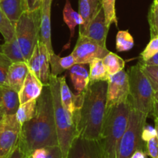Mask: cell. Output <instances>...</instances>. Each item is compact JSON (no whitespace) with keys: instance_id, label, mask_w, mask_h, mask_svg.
I'll return each instance as SVG.
<instances>
[{"instance_id":"cell-31","label":"cell","mask_w":158,"mask_h":158,"mask_svg":"<svg viewBox=\"0 0 158 158\" xmlns=\"http://www.w3.org/2000/svg\"><path fill=\"white\" fill-rule=\"evenodd\" d=\"M101 2L105 13L107 26L110 27L112 23H115L116 26H117L118 19L116 14V8H115L116 0H101Z\"/></svg>"},{"instance_id":"cell-30","label":"cell","mask_w":158,"mask_h":158,"mask_svg":"<svg viewBox=\"0 0 158 158\" xmlns=\"http://www.w3.org/2000/svg\"><path fill=\"white\" fill-rule=\"evenodd\" d=\"M30 156L33 158H63L59 146L38 148L35 150Z\"/></svg>"},{"instance_id":"cell-11","label":"cell","mask_w":158,"mask_h":158,"mask_svg":"<svg viewBox=\"0 0 158 158\" xmlns=\"http://www.w3.org/2000/svg\"><path fill=\"white\" fill-rule=\"evenodd\" d=\"M67 158H105L100 141L81 137L74 138Z\"/></svg>"},{"instance_id":"cell-39","label":"cell","mask_w":158,"mask_h":158,"mask_svg":"<svg viewBox=\"0 0 158 158\" xmlns=\"http://www.w3.org/2000/svg\"><path fill=\"white\" fill-rule=\"evenodd\" d=\"M25 157H26V155L18 144L7 158H25Z\"/></svg>"},{"instance_id":"cell-17","label":"cell","mask_w":158,"mask_h":158,"mask_svg":"<svg viewBox=\"0 0 158 158\" xmlns=\"http://www.w3.org/2000/svg\"><path fill=\"white\" fill-rule=\"evenodd\" d=\"M70 77L77 94L85 92L89 84V72L84 64L76 63L69 69Z\"/></svg>"},{"instance_id":"cell-10","label":"cell","mask_w":158,"mask_h":158,"mask_svg":"<svg viewBox=\"0 0 158 158\" xmlns=\"http://www.w3.org/2000/svg\"><path fill=\"white\" fill-rule=\"evenodd\" d=\"M105 47L85 35L78 34L76 43L71 55L78 64H89L94 59H103L109 52Z\"/></svg>"},{"instance_id":"cell-8","label":"cell","mask_w":158,"mask_h":158,"mask_svg":"<svg viewBox=\"0 0 158 158\" xmlns=\"http://www.w3.org/2000/svg\"><path fill=\"white\" fill-rule=\"evenodd\" d=\"M20 131L15 114L5 115L0 127V158H7L18 145Z\"/></svg>"},{"instance_id":"cell-15","label":"cell","mask_w":158,"mask_h":158,"mask_svg":"<svg viewBox=\"0 0 158 158\" xmlns=\"http://www.w3.org/2000/svg\"><path fill=\"white\" fill-rule=\"evenodd\" d=\"M102 8L101 0H78L79 14L83 19V23L79 26L78 34L84 33L89 23Z\"/></svg>"},{"instance_id":"cell-29","label":"cell","mask_w":158,"mask_h":158,"mask_svg":"<svg viewBox=\"0 0 158 158\" xmlns=\"http://www.w3.org/2000/svg\"><path fill=\"white\" fill-rule=\"evenodd\" d=\"M0 32L5 41H10L15 36V27L0 8Z\"/></svg>"},{"instance_id":"cell-52","label":"cell","mask_w":158,"mask_h":158,"mask_svg":"<svg viewBox=\"0 0 158 158\" xmlns=\"http://www.w3.org/2000/svg\"><path fill=\"white\" fill-rule=\"evenodd\" d=\"M29 158H33L32 157H31V156H29Z\"/></svg>"},{"instance_id":"cell-20","label":"cell","mask_w":158,"mask_h":158,"mask_svg":"<svg viewBox=\"0 0 158 158\" xmlns=\"http://www.w3.org/2000/svg\"><path fill=\"white\" fill-rule=\"evenodd\" d=\"M63 19L64 23H66V25L69 28L70 32H71L68 44L64 46V49H68L70 44H71V39L74 35L75 27L77 26H81L83 23V19H82L79 12H77L72 9L69 0H66V3H65L64 8L63 10Z\"/></svg>"},{"instance_id":"cell-48","label":"cell","mask_w":158,"mask_h":158,"mask_svg":"<svg viewBox=\"0 0 158 158\" xmlns=\"http://www.w3.org/2000/svg\"><path fill=\"white\" fill-rule=\"evenodd\" d=\"M2 86H0V106H2Z\"/></svg>"},{"instance_id":"cell-22","label":"cell","mask_w":158,"mask_h":158,"mask_svg":"<svg viewBox=\"0 0 158 158\" xmlns=\"http://www.w3.org/2000/svg\"><path fill=\"white\" fill-rule=\"evenodd\" d=\"M39 52H40V80L43 85L49 84L50 76V54L43 42L39 40Z\"/></svg>"},{"instance_id":"cell-43","label":"cell","mask_w":158,"mask_h":158,"mask_svg":"<svg viewBox=\"0 0 158 158\" xmlns=\"http://www.w3.org/2000/svg\"><path fill=\"white\" fill-rule=\"evenodd\" d=\"M152 115L153 116V117H156V118L158 119V102H156V101H155Z\"/></svg>"},{"instance_id":"cell-38","label":"cell","mask_w":158,"mask_h":158,"mask_svg":"<svg viewBox=\"0 0 158 158\" xmlns=\"http://www.w3.org/2000/svg\"><path fill=\"white\" fill-rule=\"evenodd\" d=\"M155 137H156V130H155V127L146 123V125L143 128L142 131L143 140L147 143L148 140H150V139L153 138Z\"/></svg>"},{"instance_id":"cell-33","label":"cell","mask_w":158,"mask_h":158,"mask_svg":"<svg viewBox=\"0 0 158 158\" xmlns=\"http://www.w3.org/2000/svg\"><path fill=\"white\" fill-rule=\"evenodd\" d=\"M12 60L0 52V86H8L7 76Z\"/></svg>"},{"instance_id":"cell-6","label":"cell","mask_w":158,"mask_h":158,"mask_svg":"<svg viewBox=\"0 0 158 158\" xmlns=\"http://www.w3.org/2000/svg\"><path fill=\"white\" fill-rule=\"evenodd\" d=\"M14 26L15 37L27 63L40 40V7L32 11H24Z\"/></svg>"},{"instance_id":"cell-24","label":"cell","mask_w":158,"mask_h":158,"mask_svg":"<svg viewBox=\"0 0 158 158\" xmlns=\"http://www.w3.org/2000/svg\"><path fill=\"white\" fill-rule=\"evenodd\" d=\"M1 46L2 52L4 53L8 58L10 59L12 63L26 62L15 36L10 41H5V43Z\"/></svg>"},{"instance_id":"cell-34","label":"cell","mask_w":158,"mask_h":158,"mask_svg":"<svg viewBox=\"0 0 158 158\" xmlns=\"http://www.w3.org/2000/svg\"><path fill=\"white\" fill-rule=\"evenodd\" d=\"M27 65L29 66V71L40 79V52H39L38 42L33 51L32 56L28 60Z\"/></svg>"},{"instance_id":"cell-12","label":"cell","mask_w":158,"mask_h":158,"mask_svg":"<svg viewBox=\"0 0 158 158\" xmlns=\"http://www.w3.org/2000/svg\"><path fill=\"white\" fill-rule=\"evenodd\" d=\"M109 28L106 24L103 8H102L97 15L89 23L86 30L80 35H85L106 48V38Z\"/></svg>"},{"instance_id":"cell-47","label":"cell","mask_w":158,"mask_h":158,"mask_svg":"<svg viewBox=\"0 0 158 158\" xmlns=\"http://www.w3.org/2000/svg\"><path fill=\"white\" fill-rule=\"evenodd\" d=\"M42 0H36V9H38L41 6Z\"/></svg>"},{"instance_id":"cell-44","label":"cell","mask_w":158,"mask_h":158,"mask_svg":"<svg viewBox=\"0 0 158 158\" xmlns=\"http://www.w3.org/2000/svg\"><path fill=\"white\" fill-rule=\"evenodd\" d=\"M154 118V124H155V130L156 132V137L158 139V119L156 117H153Z\"/></svg>"},{"instance_id":"cell-21","label":"cell","mask_w":158,"mask_h":158,"mask_svg":"<svg viewBox=\"0 0 158 158\" xmlns=\"http://www.w3.org/2000/svg\"><path fill=\"white\" fill-rule=\"evenodd\" d=\"M74 64H76V61L71 54L64 57H60L55 53L50 56V75L54 77H58V75L61 74L64 71L69 69Z\"/></svg>"},{"instance_id":"cell-32","label":"cell","mask_w":158,"mask_h":158,"mask_svg":"<svg viewBox=\"0 0 158 158\" xmlns=\"http://www.w3.org/2000/svg\"><path fill=\"white\" fill-rule=\"evenodd\" d=\"M143 72L145 73L148 78L153 90L158 91V66H145L139 62Z\"/></svg>"},{"instance_id":"cell-40","label":"cell","mask_w":158,"mask_h":158,"mask_svg":"<svg viewBox=\"0 0 158 158\" xmlns=\"http://www.w3.org/2000/svg\"><path fill=\"white\" fill-rule=\"evenodd\" d=\"M139 63L143 65H145V66H158V52L155 54L154 56L150 58L149 60H147V61H139Z\"/></svg>"},{"instance_id":"cell-9","label":"cell","mask_w":158,"mask_h":158,"mask_svg":"<svg viewBox=\"0 0 158 158\" xmlns=\"http://www.w3.org/2000/svg\"><path fill=\"white\" fill-rule=\"evenodd\" d=\"M107 83L106 110L128 100L129 97V77L124 69L109 75Z\"/></svg>"},{"instance_id":"cell-49","label":"cell","mask_w":158,"mask_h":158,"mask_svg":"<svg viewBox=\"0 0 158 158\" xmlns=\"http://www.w3.org/2000/svg\"><path fill=\"white\" fill-rule=\"evenodd\" d=\"M154 99L155 101L158 102V91H155L154 92Z\"/></svg>"},{"instance_id":"cell-1","label":"cell","mask_w":158,"mask_h":158,"mask_svg":"<svg viewBox=\"0 0 158 158\" xmlns=\"http://www.w3.org/2000/svg\"><path fill=\"white\" fill-rule=\"evenodd\" d=\"M19 146L26 156L45 147L58 146L53 97L50 85H44L37 99V112L33 119L21 125Z\"/></svg>"},{"instance_id":"cell-35","label":"cell","mask_w":158,"mask_h":158,"mask_svg":"<svg viewBox=\"0 0 158 158\" xmlns=\"http://www.w3.org/2000/svg\"><path fill=\"white\" fill-rule=\"evenodd\" d=\"M158 52V35L150 39L145 49L140 53V61H147Z\"/></svg>"},{"instance_id":"cell-28","label":"cell","mask_w":158,"mask_h":158,"mask_svg":"<svg viewBox=\"0 0 158 158\" xmlns=\"http://www.w3.org/2000/svg\"><path fill=\"white\" fill-rule=\"evenodd\" d=\"M134 40L128 30H120L116 34V48L118 52H125L133 49Z\"/></svg>"},{"instance_id":"cell-5","label":"cell","mask_w":158,"mask_h":158,"mask_svg":"<svg viewBox=\"0 0 158 158\" xmlns=\"http://www.w3.org/2000/svg\"><path fill=\"white\" fill-rule=\"evenodd\" d=\"M129 100L133 109L152 115L155 103L154 90L138 63L128 69Z\"/></svg>"},{"instance_id":"cell-23","label":"cell","mask_w":158,"mask_h":158,"mask_svg":"<svg viewBox=\"0 0 158 158\" xmlns=\"http://www.w3.org/2000/svg\"><path fill=\"white\" fill-rule=\"evenodd\" d=\"M58 81L60 85V96L62 105L65 110H67L70 114L73 115L75 110L74 103V94L71 93V89L68 87L65 80V76L58 77Z\"/></svg>"},{"instance_id":"cell-46","label":"cell","mask_w":158,"mask_h":158,"mask_svg":"<svg viewBox=\"0 0 158 158\" xmlns=\"http://www.w3.org/2000/svg\"><path fill=\"white\" fill-rule=\"evenodd\" d=\"M151 7L158 11V0H153V4H152Z\"/></svg>"},{"instance_id":"cell-3","label":"cell","mask_w":158,"mask_h":158,"mask_svg":"<svg viewBox=\"0 0 158 158\" xmlns=\"http://www.w3.org/2000/svg\"><path fill=\"white\" fill-rule=\"evenodd\" d=\"M130 100L105 110L100 141L105 158H116L119 142L128 126Z\"/></svg>"},{"instance_id":"cell-36","label":"cell","mask_w":158,"mask_h":158,"mask_svg":"<svg viewBox=\"0 0 158 158\" xmlns=\"http://www.w3.org/2000/svg\"><path fill=\"white\" fill-rule=\"evenodd\" d=\"M148 23L150 26V38L158 35V11L150 7L148 13Z\"/></svg>"},{"instance_id":"cell-18","label":"cell","mask_w":158,"mask_h":158,"mask_svg":"<svg viewBox=\"0 0 158 158\" xmlns=\"http://www.w3.org/2000/svg\"><path fill=\"white\" fill-rule=\"evenodd\" d=\"M20 105L19 93L9 86H2V107L6 115H15Z\"/></svg>"},{"instance_id":"cell-37","label":"cell","mask_w":158,"mask_h":158,"mask_svg":"<svg viewBox=\"0 0 158 158\" xmlns=\"http://www.w3.org/2000/svg\"><path fill=\"white\" fill-rule=\"evenodd\" d=\"M146 152L151 158H158V139L155 137L146 143Z\"/></svg>"},{"instance_id":"cell-7","label":"cell","mask_w":158,"mask_h":158,"mask_svg":"<svg viewBox=\"0 0 158 158\" xmlns=\"http://www.w3.org/2000/svg\"><path fill=\"white\" fill-rule=\"evenodd\" d=\"M147 117V115L130 106L128 126L119 142L116 158H131L138 150L146 151L147 143L142 139V131Z\"/></svg>"},{"instance_id":"cell-14","label":"cell","mask_w":158,"mask_h":158,"mask_svg":"<svg viewBox=\"0 0 158 158\" xmlns=\"http://www.w3.org/2000/svg\"><path fill=\"white\" fill-rule=\"evenodd\" d=\"M43 86L44 85L40 79L29 71L23 86L19 92L20 104L26 103L29 100L38 99L43 91Z\"/></svg>"},{"instance_id":"cell-2","label":"cell","mask_w":158,"mask_h":158,"mask_svg":"<svg viewBox=\"0 0 158 158\" xmlns=\"http://www.w3.org/2000/svg\"><path fill=\"white\" fill-rule=\"evenodd\" d=\"M107 86V81L89 83L84 92L81 106L73 114L78 137L100 140L106 110Z\"/></svg>"},{"instance_id":"cell-27","label":"cell","mask_w":158,"mask_h":158,"mask_svg":"<svg viewBox=\"0 0 158 158\" xmlns=\"http://www.w3.org/2000/svg\"><path fill=\"white\" fill-rule=\"evenodd\" d=\"M102 61L108 75L117 73L125 67V60L114 52H108Z\"/></svg>"},{"instance_id":"cell-13","label":"cell","mask_w":158,"mask_h":158,"mask_svg":"<svg viewBox=\"0 0 158 158\" xmlns=\"http://www.w3.org/2000/svg\"><path fill=\"white\" fill-rule=\"evenodd\" d=\"M53 0H42L40 6V40L47 49L50 56L54 53L51 43V4Z\"/></svg>"},{"instance_id":"cell-25","label":"cell","mask_w":158,"mask_h":158,"mask_svg":"<svg viewBox=\"0 0 158 158\" xmlns=\"http://www.w3.org/2000/svg\"><path fill=\"white\" fill-rule=\"evenodd\" d=\"M109 75L107 73L102 59H94L89 63V83L107 81Z\"/></svg>"},{"instance_id":"cell-4","label":"cell","mask_w":158,"mask_h":158,"mask_svg":"<svg viewBox=\"0 0 158 158\" xmlns=\"http://www.w3.org/2000/svg\"><path fill=\"white\" fill-rule=\"evenodd\" d=\"M49 85L51 89L54 104V119L57 129L58 146L63 158H67L68 151L74 138L77 136L74 118L71 114L64 108L60 96V85L58 77L50 76Z\"/></svg>"},{"instance_id":"cell-45","label":"cell","mask_w":158,"mask_h":158,"mask_svg":"<svg viewBox=\"0 0 158 158\" xmlns=\"http://www.w3.org/2000/svg\"><path fill=\"white\" fill-rule=\"evenodd\" d=\"M5 112H4V110H3V108L2 107V106H0V122L2 121L3 118H4L5 117Z\"/></svg>"},{"instance_id":"cell-42","label":"cell","mask_w":158,"mask_h":158,"mask_svg":"<svg viewBox=\"0 0 158 158\" xmlns=\"http://www.w3.org/2000/svg\"><path fill=\"white\" fill-rule=\"evenodd\" d=\"M147 152L142 150H138L132 155L131 158H147Z\"/></svg>"},{"instance_id":"cell-26","label":"cell","mask_w":158,"mask_h":158,"mask_svg":"<svg viewBox=\"0 0 158 158\" xmlns=\"http://www.w3.org/2000/svg\"><path fill=\"white\" fill-rule=\"evenodd\" d=\"M37 99L29 100L26 103H22L20 105L15 116H16L17 120L20 122V124H23L24 123L33 118L36 112H37Z\"/></svg>"},{"instance_id":"cell-51","label":"cell","mask_w":158,"mask_h":158,"mask_svg":"<svg viewBox=\"0 0 158 158\" xmlns=\"http://www.w3.org/2000/svg\"><path fill=\"white\" fill-rule=\"evenodd\" d=\"M25 158H29V156H26V157H25Z\"/></svg>"},{"instance_id":"cell-53","label":"cell","mask_w":158,"mask_h":158,"mask_svg":"<svg viewBox=\"0 0 158 158\" xmlns=\"http://www.w3.org/2000/svg\"><path fill=\"white\" fill-rule=\"evenodd\" d=\"M1 123H2V122H0V127H1Z\"/></svg>"},{"instance_id":"cell-16","label":"cell","mask_w":158,"mask_h":158,"mask_svg":"<svg viewBox=\"0 0 158 158\" xmlns=\"http://www.w3.org/2000/svg\"><path fill=\"white\" fill-rule=\"evenodd\" d=\"M29 72V66L26 62L12 63L8 72V86L19 93Z\"/></svg>"},{"instance_id":"cell-19","label":"cell","mask_w":158,"mask_h":158,"mask_svg":"<svg viewBox=\"0 0 158 158\" xmlns=\"http://www.w3.org/2000/svg\"><path fill=\"white\" fill-rule=\"evenodd\" d=\"M0 8L15 26L22 13L26 11L25 0H0Z\"/></svg>"},{"instance_id":"cell-41","label":"cell","mask_w":158,"mask_h":158,"mask_svg":"<svg viewBox=\"0 0 158 158\" xmlns=\"http://www.w3.org/2000/svg\"><path fill=\"white\" fill-rule=\"evenodd\" d=\"M26 10L32 11L36 9V0H25Z\"/></svg>"},{"instance_id":"cell-50","label":"cell","mask_w":158,"mask_h":158,"mask_svg":"<svg viewBox=\"0 0 158 158\" xmlns=\"http://www.w3.org/2000/svg\"><path fill=\"white\" fill-rule=\"evenodd\" d=\"M0 52H2V46L0 45Z\"/></svg>"}]
</instances>
